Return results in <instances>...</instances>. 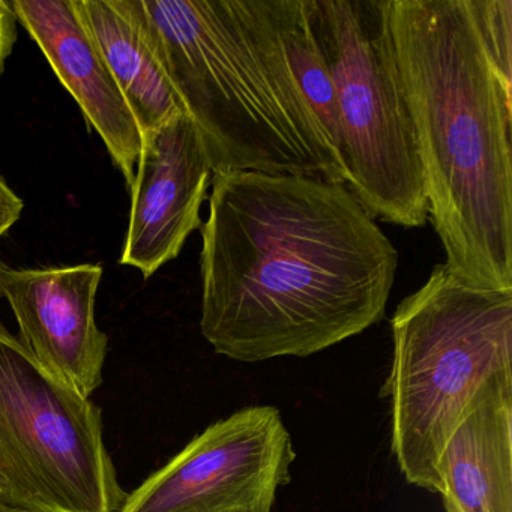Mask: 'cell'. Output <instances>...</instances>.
Listing matches in <instances>:
<instances>
[{
	"instance_id": "16",
	"label": "cell",
	"mask_w": 512,
	"mask_h": 512,
	"mask_svg": "<svg viewBox=\"0 0 512 512\" xmlns=\"http://www.w3.org/2000/svg\"><path fill=\"white\" fill-rule=\"evenodd\" d=\"M0 512H35L31 509L22 508V506L14 505V503L7 502V500L0 499Z\"/></svg>"
},
{
	"instance_id": "19",
	"label": "cell",
	"mask_w": 512,
	"mask_h": 512,
	"mask_svg": "<svg viewBox=\"0 0 512 512\" xmlns=\"http://www.w3.org/2000/svg\"><path fill=\"white\" fill-rule=\"evenodd\" d=\"M0 299H2V293H0Z\"/></svg>"
},
{
	"instance_id": "5",
	"label": "cell",
	"mask_w": 512,
	"mask_h": 512,
	"mask_svg": "<svg viewBox=\"0 0 512 512\" xmlns=\"http://www.w3.org/2000/svg\"><path fill=\"white\" fill-rule=\"evenodd\" d=\"M331 71L347 188L374 220H428L415 125L401 89L386 0H313Z\"/></svg>"
},
{
	"instance_id": "13",
	"label": "cell",
	"mask_w": 512,
	"mask_h": 512,
	"mask_svg": "<svg viewBox=\"0 0 512 512\" xmlns=\"http://www.w3.org/2000/svg\"><path fill=\"white\" fill-rule=\"evenodd\" d=\"M271 5L296 83L341 158L337 97L314 29L313 0H271Z\"/></svg>"
},
{
	"instance_id": "18",
	"label": "cell",
	"mask_w": 512,
	"mask_h": 512,
	"mask_svg": "<svg viewBox=\"0 0 512 512\" xmlns=\"http://www.w3.org/2000/svg\"><path fill=\"white\" fill-rule=\"evenodd\" d=\"M443 503H445L446 512H458V509L452 503L445 502V500H443Z\"/></svg>"
},
{
	"instance_id": "8",
	"label": "cell",
	"mask_w": 512,
	"mask_h": 512,
	"mask_svg": "<svg viewBox=\"0 0 512 512\" xmlns=\"http://www.w3.org/2000/svg\"><path fill=\"white\" fill-rule=\"evenodd\" d=\"M100 265L11 268L0 262V293L19 340L46 373L85 398L103 383L109 337L97 325Z\"/></svg>"
},
{
	"instance_id": "6",
	"label": "cell",
	"mask_w": 512,
	"mask_h": 512,
	"mask_svg": "<svg viewBox=\"0 0 512 512\" xmlns=\"http://www.w3.org/2000/svg\"><path fill=\"white\" fill-rule=\"evenodd\" d=\"M103 415L0 322V499L35 512H119Z\"/></svg>"
},
{
	"instance_id": "10",
	"label": "cell",
	"mask_w": 512,
	"mask_h": 512,
	"mask_svg": "<svg viewBox=\"0 0 512 512\" xmlns=\"http://www.w3.org/2000/svg\"><path fill=\"white\" fill-rule=\"evenodd\" d=\"M19 23L38 44L62 85L97 131L113 163L133 185L142 133L104 64L74 0H13Z\"/></svg>"
},
{
	"instance_id": "15",
	"label": "cell",
	"mask_w": 512,
	"mask_h": 512,
	"mask_svg": "<svg viewBox=\"0 0 512 512\" xmlns=\"http://www.w3.org/2000/svg\"><path fill=\"white\" fill-rule=\"evenodd\" d=\"M25 202L0 175V238H4L22 217Z\"/></svg>"
},
{
	"instance_id": "14",
	"label": "cell",
	"mask_w": 512,
	"mask_h": 512,
	"mask_svg": "<svg viewBox=\"0 0 512 512\" xmlns=\"http://www.w3.org/2000/svg\"><path fill=\"white\" fill-rule=\"evenodd\" d=\"M19 17L14 10L13 0H0V76L4 74L5 65L13 55L17 43Z\"/></svg>"
},
{
	"instance_id": "7",
	"label": "cell",
	"mask_w": 512,
	"mask_h": 512,
	"mask_svg": "<svg viewBox=\"0 0 512 512\" xmlns=\"http://www.w3.org/2000/svg\"><path fill=\"white\" fill-rule=\"evenodd\" d=\"M295 458L280 410L245 407L197 434L127 494L119 512H241L275 503Z\"/></svg>"
},
{
	"instance_id": "2",
	"label": "cell",
	"mask_w": 512,
	"mask_h": 512,
	"mask_svg": "<svg viewBox=\"0 0 512 512\" xmlns=\"http://www.w3.org/2000/svg\"><path fill=\"white\" fill-rule=\"evenodd\" d=\"M386 11L445 266L469 286L512 290V73L473 0H386Z\"/></svg>"
},
{
	"instance_id": "1",
	"label": "cell",
	"mask_w": 512,
	"mask_h": 512,
	"mask_svg": "<svg viewBox=\"0 0 512 512\" xmlns=\"http://www.w3.org/2000/svg\"><path fill=\"white\" fill-rule=\"evenodd\" d=\"M200 329L239 362L323 352L383 319L397 248L343 184L215 173Z\"/></svg>"
},
{
	"instance_id": "11",
	"label": "cell",
	"mask_w": 512,
	"mask_h": 512,
	"mask_svg": "<svg viewBox=\"0 0 512 512\" xmlns=\"http://www.w3.org/2000/svg\"><path fill=\"white\" fill-rule=\"evenodd\" d=\"M439 476L458 512H512V379L473 401L443 448Z\"/></svg>"
},
{
	"instance_id": "3",
	"label": "cell",
	"mask_w": 512,
	"mask_h": 512,
	"mask_svg": "<svg viewBox=\"0 0 512 512\" xmlns=\"http://www.w3.org/2000/svg\"><path fill=\"white\" fill-rule=\"evenodd\" d=\"M158 58L214 173L343 184L346 169L287 62L271 0H142Z\"/></svg>"
},
{
	"instance_id": "4",
	"label": "cell",
	"mask_w": 512,
	"mask_h": 512,
	"mask_svg": "<svg viewBox=\"0 0 512 512\" xmlns=\"http://www.w3.org/2000/svg\"><path fill=\"white\" fill-rule=\"evenodd\" d=\"M391 325L392 454L407 482L442 494L439 461L458 422L487 386L512 379V290L469 286L442 263Z\"/></svg>"
},
{
	"instance_id": "17",
	"label": "cell",
	"mask_w": 512,
	"mask_h": 512,
	"mask_svg": "<svg viewBox=\"0 0 512 512\" xmlns=\"http://www.w3.org/2000/svg\"><path fill=\"white\" fill-rule=\"evenodd\" d=\"M274 502L262 503V505L253 506V508L245 509L241 512H272Z\"/></svg>"
},
{
	"instance_id": "9",
	"label": "cell",
	"mask_w": 512,
	"mask_h": 512,
	"mask_svg": "<svg viewBox=\"0 0 512 512\" xmlns=\"http://www.w3.org/2000/svg\"><path fill=\"white\" fill-rule=\"evenodd\" d=\"M214 175L202 137L187 115L143 137L119 262L151 278L175 260L191 233L202 227L200 208Z\"/></svg>"
},
{
	"instance_id": "12",
	"label": "cell",
	"mask_w": 512,
	"mask_h": 512,
	"mask_svg": "<svg viewBox=\"0 0 512 512\" xmlns=\"http://www.w3.org/2000/svg\"><path fill=\"white\" fill-rule=\"evenodd\" d=\"M74 4L130 106L142 140L185 115L158 58L142 0H74Z\"/></svg>"
}]
</instances>
